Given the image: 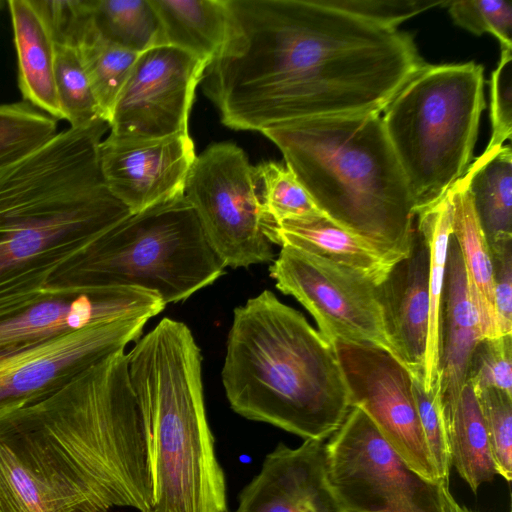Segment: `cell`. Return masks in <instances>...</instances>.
I'll return each mask as SVG.
<instances>
[{
  "label": "cell",
  "instance_id": "d6a6232c",
  "mask_svg": "<svg viewBox=\"0 0 512 512\" xmlns=\"http://www.w3.org/2000/svg\"><path fill=\"white\" fill-rule=\"evenodd\" d=\"M476 394L496 473L512 478V396L488 388Z\"/></svg>",
  "mask_w": 512,
  "mask_h": 512
},
{
  "label": "cell",
  "instance_id": "5b68a950",
  "mask_svg": "<svg viewBox=\"0 0 512 512\" xmlns=\"http://www.w3.org/2000/svg\"><path fill=\"white\" fill-rule=\"evenodd\" d=\"M261 133L324 215L391 266L410 253L416 206L380 114L311 118Z\"/></svg>",
  "mask_w": 512,
  "mask_h": 512
},
{
  "label": "cell",
  "instance_id": "30bf717a",
  "mask_svg": "<svg viewBox=\"0 0 512 512\" xmlns=\"http://www.w3.org/2000/svg\"><path fill=\"white\" fill-rule=\"evenodd\" d=\"M325 450L344 512H441L440 482L411 469L361 409L351 407Z\"/></svg>",
  "mask_w": 512,
  "mask_h": 512
},
{
  "label": "cell",
  "instance_id": "6da1fadb",
  "mask_svg": "<svg viewBox=\"0 0 512 512\" xmlns=\"http://www.w3.org/2000/svg\"><path fill=\"white\" fill-rule=\"evenodd\" d=\"M228 33L201 80L226 127L380 114L425 64L410 34L325 0H226Z\"/></svg>",
  "mask_w": 512,
  "mask_h": 512
},
{
  "label": "cell",
  "instance_id": "f35d334b",
  "mask_svg": "<svg viewBox=\"0 0 512 512\" xmlns=\"http://www.w3.org/2000/svg\"><path fill=\"white\" fill-rule=\"evenodd\" d=\"M439 500L441 512H474L460 505L452 496L448 482L439 483Z\"/></svg>",
  "mask_w": 512,
  "mask_h": 512
},
{
  "label": "cell",
  "instance_id": "ffe728a7",
  "mask_svg": "<svg viewBox=\"0 0 512 512\" xmlns=\"http://www.w3.org/2000/svg\"><path fill=\"white\" fill-rule=\"evenodd\" d=\"M7 5L23 99L60 120L62 111L55 81L56 41L47 0H9Z\"/></svg>",
  "mask_w": 512,
  "mask_h": 512
},
{
  "label": "cell",
  "instance_id": "8992f818",
  "mask_svg": "<svg viewBox=\"0 0 512 512\" xmlns=\"http://www.w3.org/2000/svg\"><path fill=\"white\" fill-rule=\"evenodd\" d=\"M126 356L130 383L153 427L156 488L146 512H228L191 330L163 318Z\"/></svg>",
  "mask_w": 512,
  "mask_h": 512
},
{
  "label": "cell",
  "instance_id": "52a82bcc",
  "mask_svg": "<svg viewBox=\"0 0 512 512\" xmlns=\"http://www.w3.org/2000/svg\"><path fill=\"white\" fill-rule=\"evenodd\" d=\"M225 268L183 195L115 224L56 268L44 289L139 287L167 305L211 285Z\"/></svg>",
  "mask_w": 512,
  "mask_h": 512
},
{
  "label": "cell",
  "instance_id": "8fae6325",
  "mask_svg": "<svg viewBox=\"0 0 512 512\" xmlns=\"http://www.w3.org/2000/svg\"><path fill=\"white\" fill-rule=\"evenodd\" d=\"M269 273L276 288L300 302L332 342L370 343L392 351L378 285L364 275L289 245L281 246Z\"/></svg>",
  "mask_w": 512,
  "mask_h": 512
},
{
  "label": "cell",
  "instance_id": "277c9868",
  "mask_svg": "<svg viewBox=\"0 0 512 512\" xmlns=\"http://www.w3.org/2000/svg\"><path fill=\"white\" fill-rule=\"evenodd\" d=\"M221 378L237 414L305 440L330 438L351 409L333 342L269 290L234 309Z\"/></svg>",
  "mask_w": 512,
  "mask_h": 512
},
{
  "label": "cell",
  "instance_id": "484cf974",
  "mask_svg": "<svg viewBox=\"0 0 512 512\" xmlns=\"http://www.w3.org/2000/svg\"><path fill=\"white\" fill-rule=\"evenodd\" d=\"M69 38L76 44L101 116L109 121L116 99L140 53L101 36L73 0Z\"/></svg>",
  "mask_w": 512,
  "mask_h": 512
},
{
  "label": "cell",
  "instance_id": "9c48e42d",
  "mask_svg": "<svg viewBox=\"0 0 512 512\" xmlns=\"http://www.w3.org/2000/svg\"><path fill=\"white\" fill-rule=\"evenodd\" d=\"M254 167L231 142L209 145L197 155L184 196L226 267L273 262L266 219L257 193Z\"/></svg>",
  "mask_w": 512,
  "mask_h": 512
},
{
  "label": "cell",
  "instance_id": "4fadbf2b",
  "mask_svg": "<svg viewBox=\"0 0 512 512\" xmlns=\"http://www.w3.org/2000/svg\"><path fill=\"white\" fill-rule=\"evenodd\" d=\"M149 319L122 318L63 333L0 356V415L38 403L137 341Z\"/></svg>",
  "mask_w": 512,
  "mask_h": 512
},
{
  "label": "cell",
  "instance_id": "74e56055",
  "mask_svg": "<svg viewBox=\"0 0 512 512\" xmlns=\"http://www.w3.org/2000/svg\"><path fill=\"white\" fill-rule=\"evenodd\" d=\"M490 250L497 333L512 334V243Z\"/></svg>",
  "mask_w": 512,
  "mask_h": 512
},
{
  "label": "cell",
  "instance_id": "5bb4252c",
  "mask_svg": "<svg viewBox=\"0 0 512 512\" xmlns=\"http://www.w3.org/2000/svg\"><path fill=\"white\" fill-rule=\"evenodd\" d=\"M206 67L172 46L140 53L114 104L109 134L128 140L189 134L190 110Z\"/></svg>",
  "mask_w": 512,
  "mask_h": 512
},
{
  "label": "cell",
  "instance_id": "d590c367",
  "mask_svg": "<svg viewBox=\"0 0 512 512\" xmlns=\"http://www.w3.org/2000/svg\"><path fill=\"white\" fill-rule=\"evenodd\" d=\"M329 5L354 14L375 24L398 28L405 20L437 6H447L441 0H325Z\"/></svg>",
  "mask_w": 512,
  "mask_h": 512
},
{
  "label": "cell",
  "instance_id": "d4e9b609",
  "mask_svg": "<svg viewBox=\"0 0 512 512\" xmlns=\"http://www.w3.org/2000/svg\"><path fill=\"white\" fill-rule=\"evenodd\" d=\"M441 405L451 463L476 493L497 474L476 394L466 383L457 397Z\"/></svg>",
  "mask_w": 512,
  "mask_h": 512
},
{
  "label": "cell",
  "instance_id": "2e32d148",
  "mask_svg": "<svg viewBox=\"0 0 512 512\" xmlns=\"http://www.w3.org/2000/svg\"><path fill=\"white\" fill-rule=\"evenodd\" d=\"M196 157L189 134L145 140L109 134L99 145L104 182L131 214L183 196Z\"/></svg>",
  "mask_w": 512,
  "mask_h": 512
},
{
  "label": "cell",
  "instance_id": "9a60e30c",
  "mask_svg": "<svg viewBox=\"0 0 512 512\" xmlns=\"http://www.w3.org/2000/svg\"><path fill=\"white\" fill-rule=\"evenodd\" d=\"M165 307L159 295L139 287L43 289L0 315V356L97 323L150 319Z\"/></svg>",
  "mask_w": 512,
  "mask_h": 512
},
{
  "label": "cell",
  "instance_id": "ba28073f",
  "mask_svg": "<svg viewBox=\"0 0 512 512\" xmlns=\"http://www.w3.org/2000/svg\"><path fill=\"white\" fill-rule=\"evenodd\" d=\"M483 66L424 64L383 110L382 123L417 212L466 172L482 111Z\"/></svg>",
  "mask_w": 512,
  "mask_h": 512
},
{
  "label": "cell",
  "instance_id": "ac0fdd59",
  "mask_svg": "<svg viewBox=\"0 0 512 512\" xmlns=\"http://www.w3.org/2000/svg\"><path fill=\"white\" fill-rule=\"evenodd\" d=\"M386 334L411 373L423 375L429 322V249L416 229L410 253L378 285Z\"/></svg>",
  "mask_w": 512,
  "mask_h": 512
},
{
  "label": "cell",
  "instance_id": "8d00e7d4",
  "mask_svg": "<svg viewBox=\"0 0 512 512\" xmlns=\"http://www.w3.org/2000/svg\"><path fill=\"white\" fill-rule=\"evenodd\" d=\"M490 87L492 134L485 152L500 148L512 135V48H502Z\"/></svg>",
  "mask_w": 512,
  "mask_h": 512
},
{
  "label": "cell",
  "instance_id": "7402d4cb",
  "mask_svg": "<svg viewBox=\"0 0 512 512\" xmlns=\"http://www.w3.org/2000/svg\"><path fill=\"white\" fill-rule=\"evenodd\" d=\"M159 22L158 45L181 49L207 65L228 33L226 0H149Z\"/></svg>",
  "mask_w": 512,
  "mask_h": 512
},
{
  "label": "cell",
  "instance_id": "7a4b0ae2",
  "mask_svg": "<svg viewBox=\"0 0 512 512\" xmlns=\"http://www.w3.org/2000/svg\"><path fill=\"white\" fill-rule=\"evenodd\" d=\"M155 488L153 427L125 349L0 415V512H146Z\"/></svg>",
  "mask_w": 512,
  "mask_h": 512
},
{
  "label": "cell",
  "instance_id": "d6986e66",
  "mask_svg": "<svg viewBox=\"0 0 512 512\" xmlns=\"http://www.w3.org/2000/svg\"><path fill=\"white\" fill-rule=\"evenodd\" d=\"M483 338L460 249L450 237L439 317L438 391L455 398L466 384L472 351Z\"/></svg>",
  "mask_w": 512,
  "mask_h": 512
},
{
  "label": "cell",
  "instance_id": "e575fe53",
  "mask_svg": "<svg viewBox=\"0 0 512 512\" xmlns=\"http://www.w3.org/2000/svg\"><path fill=\"white\" fill-rule=\"evenodd\" d=\"M448 12L458 26L476 35L495 36L502 48H512V5L505 0L449 1Z\"/></svg>",
  "mask_w": 512,
  "mask_h": 512
},
{
  "label": "cell",
  "instance_id": "4316f807",
  "mask_svg": "<svg viewBox=\"0 0 512 512\" xmlns=\"http://www.w3.org/2000/svg\"><path fill=\"white\" fill-rule=\"evenodd\" d=\"M416 229L429 249V322L423 369V386L434 389L439 367V317L445 280L448 246L452 235V189L420 209Z\"/></svg>",
  "mask_w": 512,
  "mask_h": 512
},
{
  "label": "cell",
  "instance_id": "1f68e13d",
  "mask_svg": "<svg viewBox=\"0 0 512 512\" xmlns=\"http://www.w3.org/2000/svg\"><path fill=\"white\" fill-rule=\"evenodd\" d=\"M466 383L475 393L496 388L512 396L511 334L479 340L469 360Z\"/></svg>",
  "mask_w": 512,
  "mask_h": 512
},
{
  "label": "cell",
  "instance_id": "83f0119b",
  "mask_svg": "<svg viewBox=\"0 0 512 512\" xmlns=\"http://www.w3.org/2000/svg\"><path fill=\"white\" fill-rule=\"evenodd\" d=\"M91 26L136 53L157 46L159 22L149 0H79Z\"/></svg>",
  "mask_w": 512,
  "mask_h": 512
},
{
  "label": "cell",
  "instance_id": "cb8c5ba5",
  "mask_svg": "<svg viewBox=\"0 0 512 512\" xmlns=\"http://www.w3.org/2000/svg\"><path fill=\"white\" fill-rule=\"evenodd\" d=\"M473 208L490 249L512 243V150L483 152L464 173Z\"/></svg>",
  "mask_w": 512,
  "mask_h": 512
},
{
  "label": "cell",
  "instance_id": "7c38bea8",
  "mask_svg": "<svg viewBox=\"0 0 512 512\" xmlns=\"http://www.w3.org/2000/svg\"><path fill=\"white\" fill-rule=\"evenodd\" d=\"M351 407L361 409L416 473L439 483L420 425L412 373L391 351L370 343L333 341Z\"/></svg>",
  "mask_w": 512,
  "mask_h": 512
},
{
  "label": "cell",
  "instance_id": "4dcf8cb0",
  "mask_svg": "<svg viewBox=\"0 0 512 512\" xmlns=\"http://www.w3.org/2000/svg\"><path fill=\"white\" fill-rule=\"evenodd\" d=\"M254 171L257 182L262 184L259 197L270 224L323 214L286 165L273 161L262 162L254 167Z\"/></svg>",
  "mask_w": 512,
  "mask_h": 512
},
{
  "label": "cell",
  "instance_id": "603a6c76",
  "mask_svg": "<svg viewBox=\"0 0 512 512\" xmlns=\"http://www.w3.org/2000/svg\"><path fill=\"white\" fill-rule=\"evenodd\" d=\"M451 189L452 235L463 258L482 334L483 337H497L491 250L476 217L465 176Z\"/></svg>",
  "mask_w": 512,
  "mask_h": 512
},
{
  "label": "cell",
  "instance_id": "836d02e7",
  "mask_svg": "<svg viewBox=\"0 0 512 512\" xmlns=\"http://www.w3.org/2000/svg\"><path fill=\"white\" fill-rule=\"evenodd\" d=\"M423 375L412 373V388L420 425L440 482H448L452 466L438 384L426 391Z\"/></svg>",
  "mask_w": 512,
  "mask_h": 512
},
{
  "label": "cell",
  "instance_id": "ab89813d",
  "mask_svg": "<svg viewBox=\"0 0 512 512\" xmlns=\"http://www.w3.org/2000/svg\"><path fill=\"white\" fill-rule=\"evenodd\" d=\"M1 5H2V2L0 1V7H1Z\"/></svg>",
  "mask_w": 512,
  "mask_h": 512
},
{
  "label": "cell",
  "instance_id": "3957f363",
  "mask_svg": "<svg viewBox=\"0 0 512 512\" xmlns=\"http://www.w3.org/2000/svg\"><path fill=\"white\" fill-rule=\"evenodd\" d=\"M103 119L69 127L0 172V315L28 301L64 261L129 216L107 188Z\"/></svg>",
  "mask_w": 512,
  "mask_h": 512
},
{
  "label": "cell",
  "instance_id": "f546056e",
  "mask_svg": "<svg viewBox=\"0 0 512 512\" xmlns=\"http://www.w3.org/2000/svg\"><path fill=\"white\" fill-rule=\"evenodd\" d=\"M55 81L62 119L71 127L103 119L74 42L56 41Z\"/></svg>",
  "mask_w": 512,
  "mask_h": 512
},
{
  "label": "cell",
  "instance_id": "44dd1931",
  "mask_svg": "<svg viewBox=\"0 0 512 512\" xmlns=\"http://www.w3.org/2000/svg\"><path fill=\"white\" fill-rule=\"evenodd\" d=\"M272 244L289 245L359 272L379 285L391 269L378 251L326 215L288 219L270 230Z\"/></svg>",
  "mask_w": 512,
  "mask_h": 512
},
{
  "label": "cell",
  "instance_id": "e0dca14e",
  "mask_svg": "<svg viewBox=\"0 0 512 512\" xmlns=\"http://www.w3.org/2000/svg\"><path fill=\"white\" fill-rule=\"evenodd\" d=\"M235 512H344L328 478L325 441L279 443L241 491Z\"/></svg>",
  "mask_w": 512,
  "mask_h": 512
},
{
  "label": "cell",
  "instance_id": "f1b7e54d",
  "mask_svg": "<svg viewBox=\"0 0 512 512\" xmlns=\"http://www.w3.org/2000/svg\"><path fill=\"white\" fill-rule=\"evenodd\" d=\"M58 133V120L21 101L0 104V172Z\"/></svg>",
  "mask_w": 512,
  "mask_h": 512
}]
</instances>
